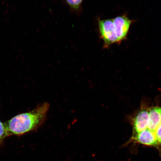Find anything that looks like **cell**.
Masks as SVG:
<instances>
[{
	"label": "cell",
	"instance_id": "cell-1",
	"mask_svg": "<svg viewBox=\"0 0 161 161\" xmlns=\"http://www.w3.org/2000/svg\"><path fill=\"white\" fill-rule=\"evenodd\" d=\"M49 108V104L45 102L33 110L18 114L5 122L8 136H21L37 129L45 122Z\"/></svg>",
	"mask_w": 161,
	"mask_h": 161
},
{
	"label": "cell",
	"instance_id": "cell-2",
	"mask_svg": "<svg viewBox=\"0 0 161 161\" xmlns=\"http://www.w3.org/2000/svg\"><path fill=\"white\" fill-rule=\"evenodd\" d=\"M98 29L104 49L113 44H118L116 29L113 19L98 20Z\"/></svg>",
	"mask_w": 161,
	"mask_h": 161
},
{
	"label": "cell",
	"instance_id": "cell-3",
	"mask_svg": "<svg viewBox=\"0 0 161 161\" xmlns=\"http://www.w3.org/2000/svg\"><path fill=\"white\" fill-rule=\"evenodd\" d=\"M113 20L119 44L126 39L133 21L126 15L118 16Z\"/></svg>",
	"mask_w": 161,
	"mask_h": 161
},
{
	"label": "cell",
	"instance_id": "cell-4",
	"mask_svg": "<svg viewBox=\"0 0 161 161\" xmlns=\"http://www.w3.org/2000/svg\"><path fill=\"white\" fill-rule=\"evenodd\" d=\"M148 109V108H142L135 116L133 120L134 135L139 133L147 128Z\"/></svg>",
	"mask_w": 161,
	"mask_h": 161
},
{
	"label": "cell",
	"instance_id": "cell-5",
	"mask_svg": "<svg viewBox=\"0 0 161 161\" xmlns=\"http://www.w3.org/2000/svg\"><path fill=\"white\" fill-rule=\"evenodd\" d=\"M133 139L136 142L144 145L155 147L159 146L155 133L147 128L139 133L134 135Z\"/></svg>",
	"mask_w": 161,
	"mask_h": 161
},
{
	"label": "cell",
	"instance_id": "cell-6",
	"mask_svg": "<svg viewBox=\"0 0 161 161\" xmlns=\"http://www.w3.org/2000/svg\"><path fill=\"white\" fill-rule=\"evenodd\" d=\"M147 129L155 132L161 124V107L158 106L148 108Z\"/></svg>",
	"mask_w": 161,
	"mask_h": 161
},
{
	"label": "cell",
	"instance_id": "cell-7",
	"mask_svg": "<svg viewBox=\"0 0 161 161\" xmlns=\"http://www.w3.org/2000/svg\"><path fill=\"white\" fill-rule=\"evenodd\" d=\"M8 136L7 128L4 124L0 120V145L3 144L4 140Z\"/></svg>",
	"mask_w": 161,
	"mask_h": 161
},
{
	"label": "cell",
	"instance_id": "cell-8",
	"mask_svg": "<svg viewBox=\"0 0 161 161\" xmlns=\"http://www.w3.org/2000/svg\"><path fill=\"white\" fill-rule=\"evenodd\" d=\"M66 1L72 8L77 10L79 8L83 0H66Z\"/></svg>",
	"mask_w": 161,
	"mask_h": 161
},
{
	"label": "cell",
	"instance_id": "cell-9",
	"mask_svg": "<svg viewBox=\"0 0 161 161\" xmlns=\"http://www.w3.org/2000/svg\"><path fill=\"white\" fill-rule=\"evenodd\" d=\"M155 133L159 145L160 147L161 150V124L160 125V126L158 127V128L157 129Z\"/></svg>",
	"mask_w": 161,
	"mask_h": 161
}]
</instances>
